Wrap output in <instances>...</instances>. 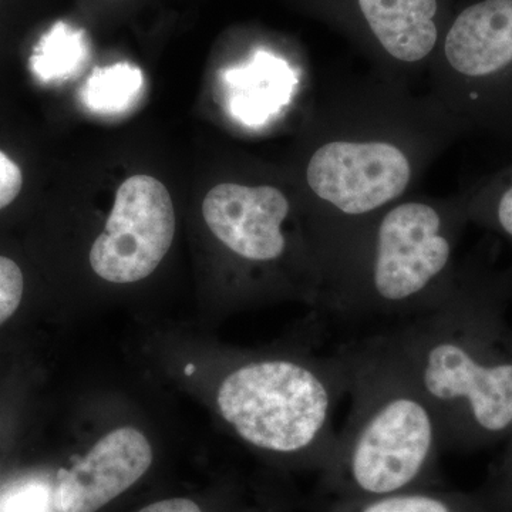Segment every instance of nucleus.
<instances>
[{
  "label": "nucleus",
  "instance_id": "obj_8",
  "mask_svg": "<svg viewBox=\"0 0 512 512\" xmlns=\"http://www.w3.org/2000/svg\"><path fill=\"white\" fill-rule=\"evenodd\" d=\"M202 215L222 247L241 261L272 265L293 255L318 262L322 268L313 239L289 238L286 227L293 204L275 185L217 184L205 195Z\"/></svg>",
  "mask_w": 512,
  "mask_h": 512
},
{
  "label": "nucleus",
  "instance_id": "obj_10",
  "mask_svg": "<svg viewBox=\"0 0 512 512\" xmlns=\"http://www.w3.org/2000/svg\"><path fill=\"white\" fill-rule=\"evenodd\" d=\"M153 448L141 431H111L70 470L59 471L57 512H97L133 487L153 464Z\"/></svg>",
  "mask_w": 512,
  "mask_h": 512
},
{
  "label": "nucleus",
  "instance_id": "obj_11",
  "mask_svg": "<svg viewBox=\"0 0 512 512\" xmlns=\"http://www.w3.org/2000/svg\"><path fill=\"white\" fill-rule=\"evenodd\" d=\"M232 116L247 126H261L288 101L292 72L284 60L258 50L251 62L224 73Z\"/></svg>",
  "mask_w": 512,
  "mask_h": 512
},
{
  "label": "nucleus",
  "instance_id": "obj_15",
  "mask_svg": "<svg viewBox=\"0 0 512 512\" xmlns=\"http://www.w3.org/2000/svg\"><path fill=\"white\" fill-rule=\"evenodd\" d=\"M49 488L42 483H26L10 490L0 500V512H49Z\"/></svg>",
  "mask_w": 512,
  "mask_h": 512
},
{
  "label": "nucleus",
  "instance_id": "obj_2",
  "mask_svg": "<svg viewBox=\"0 0 512 512\" xmlns=\"http://www.w3.org/2000/svg\"><path fill=\"white\" fill-rule=\"evenodd\" d=\"M350 409L313 498L366 500L440 485L437 414L389 333L338 350Z\"/></svg>",
  "mask_w": 512,
  "mask_h": 512
},
{
  "label": "nucleus",
  "instance_id": "obj_13",
  "mask_svg": "<svg viewBox=\"0 0 512 512\" xmlns=\"http://www.w3.org/2000/svg\"><path fill=\"white\" fill-rule=\"evenodd\" d=\"M144 86L143 72L130 63L96 69L82 89L84 106L97 113H123L130 109Z\"/></svg>",
  "mask_w": 512,
  "mask_h": 512
},
{
  "label": "nucleus",
  "instance_id": "obj_18",
  "mask_svg": "<svg viewBox=\"0 0 512 512\" xmlns=\"http://www.w3.org/2000/svg\"><path fill=\"white\" fill-rule=\"evenodd\" d=\"M138 512H205L201 505L190 498H168L141 508Z\"/></svg>",
  "mask_w": 512,
  "mask_h": 512
},
{
  "label": "nucleus",
  "instance_id": "obj_9",
  "mask_svg": "<svg viewBox=\"0 0 512 512\" xmlns=\"http://www.w3.org/2000/svg\"><path fill=\"white\" fill-rule=\"evenodd\" d=\"M512 69V0H471L454 9L430 67L433 84L483 82Z\"/></svg>",
  "mask_w": 512,
  "mask_h": 512
},
{
  "label": "nucleus",
  "instance_id": "obj_17",
  "mask_svg": "<svg viewBox=\"0 0 512 512\" xmlns=\"http://www.w3.org/2000/svg\"><path fill=\"white\" fill-rule=\"evenodd\" d=\"M23 185L22 170L8 154L0 151V210L18 197Z\"/></svg>",
  "mask_w": 512,
  "mask_h": 512
},
{
  "label": "nucleus",
  "instance_id": "obj_3",
  "mask_svg": "<svg viewBox=\"0 0 512 512\" xmlns=\"http://www.w3.org/2000/svg\"><path fill=\"white\" fill-rule=\"evenodd\" d=\"M450 211L430 198L386 208L326 262L319 308L345 318L410 319L453 292Z\"/></svg>",
  "mask_w": 512,
  "mask_h": 512
},
{
  "label": "nucleus",
  "instance_id": "obj_1",
  "mask_svg": "<svg viewBox=\"0 0 512 512\" xmlns=\"http://www.w3.org/2000/svg\"><path fill=\"white\" fill-rule=\"evenodd\" d=\"M400 86L384 79L318 111L302 177L322 269L380 212L409 197L436 157L441 107L431 97L412 99Z\"/></svg>",
  "mask_w": 512,
  "mask_h": 512
},
{
  "label": "nucleus",
  "instance_id": "obj_14",
  "mask_svg": "<svg viewBox=\"0 0 512 512\" xmlns=\"http://www.w3.org/2000/svg\"><path fill=\"white\" fill-rule=\"evenodd\" d=\"M89 55L83 30L59 22L43 36L33 57V69L43 80H63L82 69Z\"/></svg>",
  "mask_w": 512,
  "mask_h": 512
},
{
  "label": "nucleus",
  "instance_id": "obj_6",
  "mask_svg": "<svg viewBox=\"0 0 512 512\" xmlns=\"http://www.w3.org/2000/svg\"><path fill=\"white\" fill-rule=\"evenodd\" d=\"M316 18L362 50L384 79L429 70L453 16V0H308Z\"/></svg>",
  "mask_w": 512,
  "mask_h": 512
},
{
  "label": "nucleus",
  "instance_id": "obj_19",
  "mask_svg": "<svg viewBox=\"0 0 512 512\" xmlns=\"http://www.w3.org/2000/svg\"><path fill=\"white\" fill-rule=\"evenodd\" d=\"M495 220L505 235L512 238V185L501 194L495 208Z\"/></svg>",
  "mask_w": 512,
  "mask_h": 512
},
{
  "label": "nucleus",
  "instance_id": "obj_16",
  "mask_svg": "<svg viewBox=\"0 0 512 512\" xmlns=\"http://www.w3.org/2000/svg\"><path fill=\"white\" fill-rule=\"evenodd\" d=\"M22 296V271L15 261L0 256V325L18 311Z\"/></svg>",
  "mask_w": 512,
  "mask_h": 512
},
{
  "label": "nucleus",
  "instance_id": "obj_12",
  "mask_svg": "<svg viewBox=\"0 0 512 512\" xmlns=\"http://www.w3.org/2000/svg\"><path fill=\"white\" fill-rule=\"evenodd\" d=\"M313 512H495L480 495L444 490L440 485L366 500L313 498Z\"/></svg>",
  "mask_w": 512,
  "mask_h": 512
},
{
  "label": "nucleus",
  "instance_id": "obj_4",
  "mask_svg": "<svg viewBox=\"0 0 512 512\" xmlns=\"http://www.w3.org/2000/svg\"><path fill=\"white\" fill-rule=\"evenodd\" d=\"M487 330L454 288L433 311L387 332L437 414L444 447L512 427V359L495 355Z\"/></svg>",
  "mask_w": 512,
  "mask_h": 512
},
{
  "label": "nucleus",
  "instance_id": "obj_5",
  "mask_svg": "<svg viewBox=\"0 0 512 512\" xmlns=\"http://www.w3.org/2000/svg\"><path fill=\"white\" fill-rule=\"evenodd\" d=\"M348 394L338 352L248 360L229 370L215 394L222 419L256 450L325 470L335 451V414Z\"/></svg>",
  "mask_w": 512,
  "mask_h": 512
},
{
  "label": "nucleus",
  "instance_id": "obj_7",
  "mask_svg": "<svg viewBox=\"0 0 512 512\" xmlns=\"http://www.w3.org/2000/svg\"><path fill=\"white\" fill-rule=\"evenodd\" d=\"M174 235L170 192L157 178L134 175L117 190L106 229L90 251V265L104 281L133 284L156 271Z\"/></svg>",
  "mask_w": 512,
  "mask_h": 512
}]
</instances>
